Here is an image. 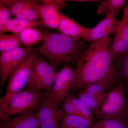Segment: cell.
I'll list each match as a JSON object with an SVG mask.
<instances>
[{
  "label": "cell",
  "mask_w": 128,
  "mask_h": 128,
  "mask_svg": "<svg viewBox=\"0 0 128 128\" xmlns=\"http://www.w3.org/2000/svg\"><path fill=\"white\" fill-rule=\"evenodd\" d=\"M111 36L92 42L81 55L75 71L72 92L82 90L104 78L113 68L110 53Z\"/></svg>",
  "instance_id": "1"
},
{
  "label": "cell",
  "mask_w": 128,
  "mask_h": 128,
  "mask_svg": "<svg viewBox=\"0 0 128 128\" xmlns=\"http://www.w3.org/2000/svg\"><path fill=\"white\" fill-rule=\"evenodd\" d=\"M86 49L82 40L76 41L61 33L49 31L38 50L57 70L63 64L77 63Z\"/></svg>",
  "instance_id": "2"
},
{
  "label": "cell",
  "mask_w": 128,
  "mask_h": 128,
  "mask_svg": "<svg viewBox=\"0 0 128 128\" xmlns=\"http://www.w3.org/2000/svg\"><path fill=\"white\" fill-rule=\"evenodd\" d=\"M39 48L33 54L25 58L10 76L7 90L0 101V118L4 114L10 98L13 94L21 91L25 88L30 79L34 63L41 54Z\"/></svg>",
  "instance_id": "3"
},
{
  "label": "cell",
  "mask_w": 128,
  "mask_h": 128,
  "mask_svg": "<svg viewBox=\"0 0 128 128\" xmlns=\"http://www.w3.org/2000/svg\"><path fill=\"white\" fill-rule=\"evenodd\" d=\"M94 114L102 118L126 120L128 115V105L122 79L106 93L103 104Z\"/></svg>",
  "instance_id": "4"
},
{
  "label": "cell",
  "mask_w": 128,
  "mask_h": 128,
  "mask_svg": "<svg viewBox=\"0 0 128 128\" xmlns=\"http://www.w3.org/2000/svg\"><path fill=\"white\" fill-rule=\"evenodd\" d=\"M45 93L41 90H25L13 94L4 114L0 118V122L6 121L11 116L27 112H38Z\"/></svg>",
  "instance_id": "5"
},
{
  "label": "cell",
  "mask_w": 128,
  "mask_h": 128,
  "mask_svg": "<svg viewBox=\"0 0 128 128\" xmlns=\"http://www.w3.org/2000/svg\"><path fill=\"white\" fill-rule=\"evenodd\" d=\"M57 70L43 57L38 58L34 63L25 90L49 91L55 80Z\"/></svg>",
  "instance_id": "6"
},
{
  "label": "cell",
  "mask_w": 128,
  "mask_h": 128,
  "mask_svg": "<svg viewBox=\"0 0 128 128\" xmlns=\"http://www.w3.org/2000/svg\"><path fill=\"white\" fill-rule=\"evenodd\" d=\"M33 48H18L14 50L1 52L0 57V84L4 86L12 73L25 58L36 50Z\"/></svg>",
  "instance_id": "7"
},
{
  "label": "cell",
  "mask_w": 128,
  "mask_h": 128,
  "mask_svg": "<svg viewBox=\"0 0 128 128\" xmlns=\"http://www.w3.org/2000/svg\"><path fill=\"white\" fill-rule=\"evenodd\" d=\"M38 112L41 128H61V119L64 113L46 91Z\"/></svg>",
  "instance_id": "8"
},
{
  "label": "cell",
  "mask_w": 128,
  "mask_h": 128,
  "mask_svg": "<svg viewBox=\"0 0 128 128\" xmlns=\"http://www.w3.org/2000/svg\"><path fill=\"white\" fill-rule=\"evenodd\" d=\"M74 70L70 64H65L57 73L51 89L47 92L53 100L59 104L68 94L74 84Z\"/></svg>",
  "instance_id": "9"
},
{
  "label": "cell",
  "mask_w": 128,
  "mask_h": 128,
  "mask_svg": "<svg viewBox=\"0 0 128 128\" xmlns=\"http://www.w3.org/2000/svg\"><path fill=\"white\" fill-rule=\"evenodd\" d=\"M111 44L110 53L114 61L128 50V11L125 6L124 14L119 21Z\"/></svg>",
  "instance_id": "10"
},
{
  "label": "cell",
  "mask_w": 128,
  "mask_h": 128,
  "mask_svg": "<svg viewBox=\"0 0 128 128\" xmlns=\"http://www.w3.org/2000/svg\"><path fill=\"white\" fill-rule=\"evenodd\" d=\"M118 22L115 14L112 13L102 19L95 26L88 28L82 40L92 43L103 39L114 33Z\"/></svg>",
  "instance_id": "11"
},
{
  "label": "cell",
  "mask_w": 128,
  "mask_h": 128,
  "mask_svg": "<svg viewBox=\"0 0 128 128\" xmlns=\"http://www.w3.org/2000/svg\"><path fill=\"white\" fill-rule=\"evenodd\" d=\"M41 128L38 112L19 114L0 122V128Z\"/></svg>",
  "instance_id": "12"
},
{
  "label": "cell",
  "mask_w": 128,
  "mask_h": 128,
  "mask_svg": "<svg viewBox=\"0 0 128 128\" xmlns=\"http://www.w3.org/2000/svg\"><path fill=\"white\" fill-rule=\"evenodd\" d=\"M88 28L61 13L57 30L62 34L76 41H79L82 40Z\"/></svg>",
  "instance_id": "13"
},
{
  "label": "cell",
  "mask_w": 128,
  "mask_h": 128,
  "mask_svg": "<svg viewBox=\"0 0 128 128\" xmlns=\"http://www.w3.org/2000/svg\"><path fill=\"white\" fill-rule=\"evenodd\" d=\"M121 79L114 66L104 78L81 90L95 95H102L107 92V90H110L116 86Z\"/></svg>",
  "instance_id": "14"
},
{
  "label": "cell",
  "mask_w": 128,
  "mask_h": 128,
  "mask_svg": "<svg viewBox=\"0 0 128 128\" xmlns=\"http://www.w3.org/2000/svg\"><path fill=\"white\" fill-rule=\"evenodd\" d=\"M41 20L46 27L51 29H57L61 12L57 5L52 0H42Z\"/></svg>",
  "instance_id": "15"
},
{
  "label": "cell",
  "mask_w": 128,
  "mask_h": 128,
  "mask_svg": "<svg viewBox=\"0 0 128 128\" xmlns=\"http://www.w3.org/2000/svg\"><path fill=\"white\" fill-rule=\"evenodd\" d=\"M49 31L43 23L41 24L25 30L18 35L26 48H31L43 41Z\"/></svg>",
  "instance_id": "16"
},
{
  "label": "cell",
  "mask_w": 128,
  "mask_h": 128,
  "mask_svg": "<svg viewBox=\"0 0 128 128\" xmlns=\"http://www.w3.org/2000/svg\"><path fill=\"white\" fill-rule=\"evenodd\" d=\"M43 23L44 24L42 20L32 22L16 18L13 19L10 18L6 24L2 33L0 34L10 32L14 34H19L28 28Z\"/></svg>",
  "instance_id": "17"
},
{
  "label": "cell",
  "mask_w": 128,
  "mask_h": 128,
  "mask_svg": "<svg viewBox=\"0 0 128 128\" xmlns=\"http://www.w3.org/2000/svg\"><path fill=\"white\" fill-rule=\"evenodd\" d=\"M126 1L124 0H104L98 6L96 12L98 15L108 16L114 13L116 17L118 16Z\"/></svg>",
  "instance_id": "18"
},
{
  "label": "cell",
  "mask_w": 128,
  "mask_h": 128,
  "mask_svg": "<svg viewBox=\"0 0 128 128\" xmlns=\"http://www.w3.org/2000/svg\"><path fill=\"white\" fill-rule=\"evenodd\" d=\"M76 93L78 98L85 102L89 106L92 112L95 113L100 109L103 104L106 92L102 95H95L80 90Z\"/></svg>",
  "instance_id": "19"
},
{
  "label": "cell",
  "mask_w": 128,
  "mask_h": 128,
  "mask_svg": "<svg viewBox=\"0 0 128 128\" xmlns=\"http://www.w3.org/2000/svg\"><path fill=\"white\" fill-rule=\"evenodd\" d=\"M92 122L80 116L64 114L61 120L60 128H90Z\"/></svg>",
  "instance_id": "20"
},
{
  "label": "cell",
  "mask_w": 128,
  "mask_h": 128,
  "mask_svg": "<svg viewBox=\"0 0 128 128\" xmlns=\"http://www.w3.org/2000/svg\"><path fill=\"white\" fill-rule=\"evenodd\" d=\"M22 47L26 48L21 41L18 34H0V50L2 52Z\"/></svg>",
  "instance_id": "21"
},
{
  "label": "cell",
  "mask_w": 128,
  "mask_h": 128,
  "mask_svg": "<svg viewBox=\"0 0 128 128\" xmlns=\"http://www.w3.org/2000/svg\"><path fill=\"white\" fill-rule=\"evenodd\" d=\"M114 66L120 78L126 83V89L128 93V50L114 60Z\"/></svg>",
  "instance_id": "22"
},
{
  "label": "cell",
  "mask_w": 128,
  "mask_h": 128,
  "mask_svg": "<svg viewBox=\"0 0 128 128\" xmlns=\"http://www.w3.org/2000/svg\"><path fill=\"white\" fill-rule=\"evenodd\" d=\"M8 7L12 16H16L32 6L35 2L34 0H2Z\"/></svg>",
  "instance_id": "23"
},
{
  "label": "cell",
  "mask_w": 128,
  "mask_h": 128,
  "mask_svg": "<svg viewBox=\"0 0 128 128\" xmlns=\"http://www.w3.org/2000/svg\"><path fill=\"white\" fill-rule=\"evenodd\" d=\"M15 18L36 22L41 18V6L35 1L32 6L17 15Z\"/></svg>",
  "instance_id": "24"
},
{
  "label": "cell",
  "mask_w": 128,
  "mask_h": 128,
  "mask_svg": "<svg viewBox=\"0 0 128 128\" xmlns=\"http://www.w3.org/2000/svg\"><path fill=\"white\" fill-rule=\"evenodd\" d=\"M90 128H128V122L126 120L102 118Z\"/></svg>",
  "instance_id": "25"
},
{
  "label": "cell",
  "mask_w": 128,
  "mask_h": 128,
  "mask_svg": "<svg viewBox=\"0 0 128 128\" xmlns=\"http://www.w3.org/2000/svg\"><path fill=\"white\" fill-rule=\"evenodd\" d=\"M67 96L82 116L92 122V116L89 106L84 101L79 98L76 97L73 94L68 93Z\"/></svg>",
  "instance_id": "26"
},
{
  "label": "cell",
  "mask_w": 128,
  "mask_h": 128,
  "mask_svg": "<svg viewBox=\"0 0 128 128\" xmlns=\"http://www.w3.org/2000/svg\"><path fill=\"white\" fill-rule=\"evenodd\" d=\"M12 16L9 8L2 1L0 0V34L2 33L6 24Z\"/></svg>",
  "instance_id": "27"
},
{
  "label": "cell",
  "mask_w": 128,
  "mask_h": 128,
  "mask_svg": "<svg viewBox=\"0 0 128 128\" xmlns=\"http://www.w3.org/2000/svg\"><path fill=\"white\" fill-rule=\"evenodd\" d=\"M62 109L65 114L83 117L77 110L76 106L73 104L67 95L62 100Z\"/></svg>",
  "instance_id": "28"
},
{
  "label": "cell",
  "mask_w": 128,
  "mask_h": 128,
  "mask_svg": "<svg viewBox=\"0 0 128 128\" xmlns=\"http://www.w3.org/2000/svg\"><path fill=\"white\" fill-rule=\"evenodd\" d=\"M53 2L57 5V6L60 9H64L65 6L66 2L65 0H53Z\"/></svg>",
  "instance_id": "29"
},
{
  "label": "cell",
  "mask_w": 128,
  "mask_h": 128,
  "mask_svg": "<svg viewBox=\"0 0 128 128\" xmlns=\"http://www.w3.org/2000/svg\"><path fill=\"white\" fill-rule=\"evenodd\" d=\"M70 1L76 2H100L101 0H70Z\"/></svg>",
  "instance_id": "30"
},
{
  "label": "cell",
  "mask_w": 128,
  "mask_h": 128,
  "mask_svg": "<svg viewBox=\"0 0 128 128\" xmlns=\"http://www.w3.org/2000/svg\"><path fill=\"white\" fill-rule=\"evenodd\" d=\"M126 7L127 8V9H128V5H126Z\"/></svg>",
  "instance_id": "31"
}]
</instances>
